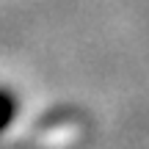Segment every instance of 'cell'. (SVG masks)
<instances>
[{
  "instance_id": "obj_1",
  "label": "cell",
  "mask_w": 149,
  "mask_h": 149,
  "mask_svg": "<svg viewBox=\"0 0 149 149\" xmlns=\"http://www.w3.org/2000/svg\"><path fill=\"white\" fill-rule=\"evenodd\" d=\"M17 116H19V100H17V94L11 88H6V86H0V135L17 122Z\"/></svg>"
}]
</instances>
